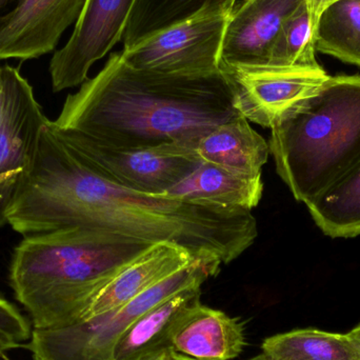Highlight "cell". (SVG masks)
<instances>
[{
    "label": "cell",
    "instance_id": "6da1fadb",
    "mask_svg": "<svg viewBox=\"0 0 360 360\" xmlns=\"http://www.w3.org/2000/svg\"><path fill=\"white\" fill-rule=\"evenodd\" d=\"M8 224L23 237L82 228L147 243H171L194 259L228 264L257 238L251 211L148 194L91 170L48 120L27 184Z\"/></svg>",
    "mask_w": 360,
    "mask_h": 360
},
{
    "label": "cell",
    "instance_id": "7a4b0ae2",
    "mask_svg": "<svg viewBox=\"0 0 360 360\" xmlns=\"http://www.w3.org/2000/svg\"><path fill=\"white\" fill-rule=\"evenodd\" d=\"M238 116L221 71L201 76L143 71L116 52L97 75L68 95L53 124L117 147L195 150L201 137Z\"/></svg>",
    "mask_w": 360,
    "mask_h": 360
},
{
    "label": "cell",
    "instance_id": "3957f363",
    "mask_svg": "<svg viewBox=\"0 0 360 360\" xmlns=\"http://www.w3.org/2000/svg\"><path fill=\"white\" fill-rule=\"evenodd\" d=\"M154 243L73 228L25 236L13 254L10 283L36 330L80 321L99 292Z\"/></svg>",
    "mask_w": 360,
    "mask_h": 360
},
{
    "label": "cell",
    "instance_id": "277c9868",
    "mask_svg": "<svg viewBox=\"0 0 360 360\" xmlns=\"http://www.w3.org/2000/svg\"><path fill=\"white\" fill-rule=\"evenodd\" d=\"M277 174L308 205L360 162V76L331 77L271 129Z\"/></svg>",
    "mask_w": 360,
    "mask_h": 360
},
{
    "label": "cell",
    "instance_id": "5b68a950",
    "mask_svg": "<svg viewBox=\"0 0 360 360\" xmlns=\"http://www.w3.org/2000/svg\"><path fill=\"white\" fill-rule=\"evenodd\" d=\"M220 266L195 260L115 310L60 329H33L25 347L50 360H111L116 342L139 317L179 292L200 288Z\"/></svg>",
    "mask_w": 360,
    "mask_h": 360
},
{
    "label": "cell",
    "instance_id": "8992f818",
    "mask_svg": "<svg viewBox=\"0 0 360 360\" xmlns=\"http://www.w3.org/2000/svg\"><path fill=\"white\" fill-rule=\"evenodd\" d=\"M54 128L91 170L108 181L139 192L165 194L201 162L195 150L181 145L117 147Z\"/></svg>",
    "mask_w": 360,
    "mask_h": 360
},
{
    "label": "cell",
    "instance_id": "52a82bcc",
    "mask_svg": "<svg viewBox=\"0 0 360 360\" xmlns=\"http://www.w3.org/2000/svg\"><path fill=\"white\" fill-rule=\"evenodd\" d=\"M236 4L210 6L195 16L158 32L130 49L122 59L137 70L201 76L220 72L224 30Z\"/></svg>",
    "mask_w": 360,
    "mask_h": 360
},
{
    "label": "cell",
    "instance_id": "ba28073f",
    "mask_svg": "<svg viewBox=\"0 0 360 360\" xmlns=\"http://www.w3.org/2000/svg\"><path fill=\"white\" fill-rule=\"evenodd\" d=\"M6 107L0 124V226L8 224L13 203L27 184L48 118L30 82L6 65Z\"/></svg>",
    "mask_w": 360,
    "mask_h": 360
},
{
    "label": "cell",
    "instance_id": "9c48e42d",
    "mask_svg": "<svg viewBox=\"0 0 360 360\" xmlns=\"http://www.w3.org/2000/svg\"><path fill=\"white\" fill-rule=\"evenodd\" d=\"M220 71L232 89L237 111L248 122L270 129L312 97L330 77L323 68L239 65Z\"/></svg>",
    "mask_w": 360,
    "mask_h": 360
},
{
    "label": "cell",
    "instance_id": "30bf717a",
    "mask_svg": "<svg viewBox=\"0 0 360 360\" xmlns=\"http://www.w3.org/2000/svg\"><path fill=\"white\" fill-rule=\"evenodd\" d=\"M136 0H86L67 44L53 54L51 82L54 92L80 86L91 67L124 37Z\"/></svg>",
    "mask_w": 360,
    "mask_h": 360
},
{
    "label": "cell",
    "instance_id": "8fae6325",
    "mask_svg": "<svg viewBox=\"0 0 360 360\" xmlns=\"http://www.w3.org/2000/svg\"><path fill=\"white\" fill-rule=\"evenodd\" d=\"M86 0H0V60L37 59L56 50Z\"/></svg>",
    "mask_w": 360,
    "mask_h": 360
},
{
    "label": "cell",
    "instance_id": "7c38bea8",
    "mask_svg": "<svg viewBox=\"0 0 360 360\" xmlns=\"http://www.w3.org/2000/svg\"><path fill=\"white\" fill-rule=\"evenodd\" d=\"M304 0H243L229 17L219 69L264 65L275 38L285 21Z\"/></svg>",
    "mask_w": 360,
    "mask_h": 360
},
{
    "label": "cell",
    "instance_id": "4fadbf2b",
    "mask_svg": "<svg viewBox=\"0 0 360 360\" xmlns=\"http://www.w3.org/2000/svg\"><path fill=\"white\" fill-rule=\"evenodd\" d=\"M170 347L175 353L191 359H234L245 347V330L238 319L197 300L175 319Z\"/></svg>",
    "mask_w": 360,
    "mask_h": 360
},
{
    "label": "cell",
    "instance_id": "5bb4252c",
    "mask_svg": "<svg viewBox=\"0 0 360 360\" xmlns=\"http://www.w3.org/2000/svg\"><path fill=\"white\" fill-rule=\"evenodd\" d=\"M195 260L186 249L174 243H154L99 292L79 321H88L128 304Z\"/></svg>",
    "mask_w": 360,
    "mask_h": 360
},
{
    "label": "cell",
    "instance_id": "9a60e30c",
    "mask_svg": "<svg viewBox=\"0 0 360 360\" xmlns=\"http://www.w3.org/2000/svg\"><path fill=\"white\" fill-rule=\"evenodd\" d=\"M200 162L247 177H262L270 148L243 115L220 124L201 137L195 147Z\"/></svg>",
    "mask_w": 360,
    "mask_h": 360
},
{
    "label": "cell",
    "instance_id": "2e32d148",
    "mask_svg": "<svg viewBox=\"0 0 360 360\" xmlns=\"http://www.w3.org/2000/svg\"><path fill=\"white\" fill-rule=\"evenodd\" d=\"M264 192L262 177H247L201 162L192 173L165 194L193 202L252 211Z\"/></svg>",
    "mask_w": 360,
    "mask_h": 360
},
{
    "label": "cell",
    "instance_id": "e0dca14e",
    "mask_svg": "<svg viewBox=\"0 0 360 360\" xmlns=\"http://www.w3.org/2000/svg\"><path fill=\"white\" fill-rule=\"evenodd\" d=\"M200 297V288H190L168 298L139 317L116 342L111 360H141L170 347L177 316Z\"/></svg>",
    "mask_w": 360,
    "mask_h": 360
},
{
    "label": "cell",
    "instance_id": "ac0fdd59",
    "mask_svg": "<svg viewBox=\"0 0 360 360\" xmlns=\"http://www.w3.org/2000/svg\"><path fill=\"white\" fill-rule=\"evenodd\" d=\"M315 224L332 238L360 235V162L307 205Z\"/></svg>",
    "mask_w": 360,
    "mask_h": 360
},
{
    "label": "cell",
    "instance_id": "d6986e66",
    "mask_svg": "<svg viewBox=\"0 0 360 360\" xmlns=\"http://www.w3.org/2000/svg\"><path fill=\"white\" fill-rule=\"evenodd\" d=\"M262 348L271 360H360L347 334L311 328L271 336Z\"/></svg>",
    "mask_w": 360,
    "mask_h": 360
},
{
    "label": "cell",
    "instance_id": "ffe728a7",
    "mask_svg": "<svg viewBox=\"0 0 360 360\" xmlns=\"http://www.w3.org/2000/svg\"><path fill=\"white\" fill-rule=\"evenodd\" d=\"M315 49L360 67V0H338L323 10L315 30Z\"/></svg>",
    "mask_w": 360,
    "mask_h": 360
},
{
    "label": "cell",
    "instance_id": "44dd1931",
    "mask_svg": "<svg viewBox=\"0 0 360 360\" xmlns=\"http://www.w3.org/2000/svg\"><path fill=\"white\" fill-rule=\"evenodd\" d=\"M236 2L237 0H136L122 37L124 49L132 48L210 6Z\"/></svg>",
    "mask_w": 360,
    "mask_h": 360
},
{
    "label": "cell",
    "instance_id": "7402d4cb",
    "mask_svg": "<svg viewBox=\"0 0 360 360\" xmlns=\"http://www.w3.org/2000/svg\"><path fill=\"white\" fill-rule=\"evenodd\" d=\"M315 51V31L304 2L283 23L273 42L266 65L319 69L321 67Z\"/></svg>",
    "mask_w": 360,
    "mask_h": 360
},
{
    "label": "cell",
    "instance_id": "603a6c76",
    "mask_svg": "<svg viewBox=\"0 0 360 360\" xmlns=\"http://www.w3.org/2000/svg\"><path fill=\"white\" fill-rule=\"evenodd\" d=\"M31 321L6 298L0 296V333L25 346L32 335Z\"/></svg>",
    "mask_w": 360,
    "mask_h": 360
},
{
    "label": "cell",
    "instance_id": "cb8c5ba5",
    "mask_svg": "<svg viewBox=\"0 0 360 360\" xmlns=\"http://www.w3.org/2000/svg\"><path fill=\"white\" fill-rule=\"evenodd\" d=\"M338 0H304L309 13H310L311 21H312L313 29L316 30L317 22L319 17L325 8H327L330 4Z\"/></svg>",
    "mask_w": 360,
    "mask_h": 360
},
{
    "label": "cell",
    "instance_id": "d4e9b609",
    "mask_svg": "<svg viewBox=\"0 0 360 360\" xmlns=\"http://www.w3.org/2000/svg\"><path fill=\"white\" fill-rule=\"evenodd\" d=\"M6 67L0 65V124H1L4 107H6Z\"/></svg>",
    "mask_w": 360,
    "mask_h": 360
},
{
    "label": "cell",
    "instance_id": "484cf974",
    "mask_svg": "<svg viewBox=\"0 0 360 360\" xmlns=\"http://www.w3.org/2000/svg\"><path fill=\"white\" fill-rule=\"evenodd\" d=\"M23 345L19 344V342H15V340H11L8 336L4 334L0 333V355L4 354L10 350H14V349L22 348Z\"/></svg>",
    "mask_w": 360,
    "mask_h": 360
},
{
    "label": "cell",
    "instance_id": "4316f807",
    "mask_svg": "<svg viewBox=\"0 0 360 360\" xmlns=\"http://www.w3.org/2000/svg\"><path fill=\"white\" fill-rule=\"evenodd\" d=\"M141 360H173V350L171 348L165 349Z\"/></svg>",
    "mask_w": 360,
    "mask_h": 360
},
{
    "label": "cell",
    "instance_id": "83f0119b",
    "mask_svg": "<svg viewBox=\"0 0 360 360\" xmlns=\"http://www.w3.org/2000/svg\"><path fill=\"white\" fill-rule=\"evenodd\" d=\"M348 338H350L354 348L356 349L357 353L360 359V325L355 327L354 329L351 330L349 333H347Z\"/></svg>",
    "mask_w": 360,
    "mask_h": 360
},
{
    "label": "cell",
    "instance_id": "f1b7e54d",
    "mask_svg": "<svg viewBox=\"0 0 360 360\" xmlns=\"http://www.w3.org/2000/svg\"><path fill=\"white\" fill-rule=\"evenodd\" d=\"M173 360H195L188 359V357L184 356V355H180L179 353H175L173 351Z\"/></svg>",
    "mask_w": 360,
    "mask_h": 360
},
{
    "label": "cell",
    "instance_id": "f546056e",
    "mask_svg": "<svg viewBox=\"0 0 360 360\" xmlns=\"http://www.w3.org/2000/svg\"><path fill=\"white\" fill-rule=\"evenodd\" d=\"M249 360H271V359H269V357H266V355L264 354V353H262V354L257 355V356L253 357V359H251Z\"/></svg>",
    "mask_w": 360,
    "mask_h": 360
},
{
    "label": "cell",
    "instance_id": "4dcf8cb0",
    "mask_svg": "<svg viewBox=\"0 0 360 360\" xmlns=\"http://www.w3.org/2000/svg\"><path fill=\"white\" fill-rule=\"evenodd\" d=\"M33 360H50V359H44V357L38 356V355H33Z\"/></svg>",
    "mask_w": 360,
    "mask_h": 360
},
{
    "label": "cell",
    "instance_id": "1f68e13d",
    "mask_svg": "<svg viewBox=\"0 0 360 360\" xmlns=\"http://www.w3.org/2000/svg\"><path fill=\"white\" fill-rule=\"evenodd\" d=\"M0 360H6L4 359V354L0 355Z\"/></svg>",
    "mask_w": 360,
    "mask_h": 360
},
{
    "label": "cell",
    "instance_id": "d6a6232c",
    "mask_svg": "<svg viewBox=\"0 0 360 360\" xmlns=\"http://www.w3.org/2000/svg\"><path fill=\"white\" fill-rule=\"evenodd\" d=\"M4 359H6V360H11L10 359H8V356H6V354H4Z\"/></svg>",
    "mask_w": 360,
    "mask_h": 360
}]
</instances>
